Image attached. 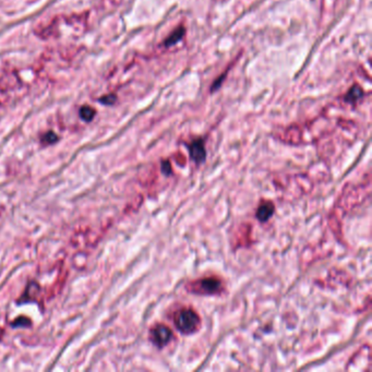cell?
Wrapping results in <instances>:
<instances>
[{"instance_id": "6da1fadb", "label": "cell", "mask_w": 372, "mask_h": 372, "mask_svg": "<svg viewBox=\"0 0 372 372\" xmlns=\"http://www.w3.org/2000/svg\"><path fill=\"white\" fill-rule=\"evenodd\" d=\"M89 26V13H72L68 16H58L46 22L39 24L35 29V34L39 38L49 41L61 37L65 32H71V34H82L88 30Z\"/></svg>"}, {"instance_id": "7a4b0ae2", "label": "cell", "mask_w": 372, "mask_h": 372, "mask_svg": "<svg viewBox=\"0 0 372 372\" xmlns=\"http://www.w3.org/2000/svg\"><path fill=\"white\" fill-rule=\"evenodd\" d=\"M201 318L192 308L183 307L174 313V324L183 335H192L201 328Z\"/></svg>"}, {"instance_id": "3957f363", "label": "cell", "mask_w": 372, "mask_h": 372, "mask_svg": "<svg viewBox=\"0 0 372 372\" xmlns=\"http://www.w3.org/2000/svg\"><path fill=\"white\" fill-rule=\"evenodd\" d=\"M186 290L192 295L215 296L223 293L224 284L218 277L209 276L189 282L186 285Z\"/></svg>"}, {"instance_id": "277c9868", "label": "cell", "mask_w": 372, "mask_h": 372, "mask_svg": "<svg viewBox=\"0 0 372 372\" xmlns=\"http://www.w3.org/2000/svg\"><path fill=\"white\" fill-rule=\"evenodd\" d=\"M370 347L369 345H365L361 347L349 361L347 366V370H356V371H370Z\"/></svg>"}, {"instance_id": "5b68a950", "label": "cell", "mask_w": 372, "mask_h": 372, "mask_svg": "<svg viewBox=\"0 0 372 372\" xmlns=\"http://www.w3.org/2000/svg\"><path fill=\"white\" fill-rule=\"evenodd\" d=\"M174 334L167 325L156 324L150 331V340L158 348H163L173 339Z\"/></svg>"}, {"instance_id": "8992f818", "label": "cell", "mask_w": 372, "mask_h": 372, "mask_svg": "<svg viewBox=\"0 0 372 372\" xmlns=\"http://www.w3.org/2000/svg\"><path fill=\"white\" fill-rule=\"evenodd\" d=\"M190 152V158L195 160V164H202L207 159V151H205L204 143L202 140H195L191 142L188 146Z\"/></svg>"}, {"instance_id": "52a82bcc", "label": "cell", "mask_w": 372, "mask_h": 372, "mask_svg": "<svg viewBox=\"0 0 372 372\" xmlns=\"http://www.w3.org/2000/svg\"><path fill=\"white\" fill-rule=\"evenodd\" d=\"M275 213V205L271 201H263L255 211V217L261 223H266Z\"/></svg>"}, {"instance_id": "ba28073f", "label": "cell", "mask_w": 372, "mask_h": 372, "mask_svg": "<svg viewBox=\"0 0 372 372\" xmlns=\"http://www.w3.org/2000/svg\"><path fill=\"white\" fill-rule=\"evenodd\" d=\"M79 115H80V118H81L83 122L89 123V122H92L94 117H95L96 110L94 109L92 106L83 105L79 110Z\"/></svg>"}, {"instance_id": "9c48e42d", "label": "cell", "mask_w": 372, "mask_h": 372, "mask_svg": "<svg viewBox=\"0 0 372 372\" xmlns=\"http://www.w3.org/2000/svg\"><path fill=\"white\" fill-rule=\"evenodd\" d=\"M183 34H185V30H183L182 28L176 30L172 35H170V37L168 39H166L165 45L166 46H170V45H174L175 43L179 42L182 38Z\"/></svg>"}, {"instance_id": "30bf717a", "label": "cell", "mask_w": 372, "mask_h": 372, "mask_svg": "<svg viewBox=\"0 0 372 372\" xmlns=\"http://www.w3.org/2000/svg\"><path fill=\"white\" fill-rule=\"evenodd\" d=\"M58 140V137L56 136L55 133L49 131L47 132L45 136L42 138V142L44 143V144H53V142H56Z\"/></svg>"}, {"instance_id": "8fae6325", "label": "cell", "mask_w": 372, "mask_h": 372, "mask_svg": "<svg viewBox=\"0 0 372 372\" xmlns=\"http://www.w3.org/2000/svg\"><path fill=\"white\" fill-rule=\"evenodd\" d=\"M28 324H30V321L29 319H26V318H20V319H17V321L12 323L13 326H21V325H28Z\"/></svg>"}, {"instance_id": "7c38bea8", "label": "cell", "mask_w": 372, "mask_h": 372, "mask_svg": "<svg viewBox=\"0 0 372 372\" xmlns=\"http://www.w3.org/2000/svg\"><path fill=\"white\" fill-rule=\"evenodd\" d=\"M162 170H163V173L164 174H166V175H170V174H172V167H170V165H169V163L168 162H164L163 164H162Z\"/></svg>"}]
</instances>
